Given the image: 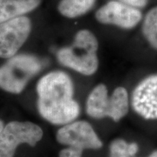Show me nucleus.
<instances>
[{"instance_id": "1", "label": "nucleus", "mask_w": 157, "mask_h": 157, "mask_svg": "<svg viewBox=\"0 0 157 157\" xmlns=\"http://www.w3.org/2000/svg\"><path fill=\"white\" fill-rule=\"evenodd\" d=\"M37 109L43 119L56 125L74 121L80 107L74 98V84L67 74L54 71L45 74L36 85Z\"/></svg>"}, {"instance_id": "2", "label": "nucleus", "mask_w": 157, "mask_h": 157, "mask_svg": "<svg viewBox=\"0 0 157 157\" xmlns=\"http://www.w3.org/2000/svg\"><path fill=\"white\" fill-rule=\"evenodd\" d=\"M98 48L95 35L88 29H82L76 33L71 45L58 51L57 59L65 67L82 75L91 76L99 66Z\"/></svg>"}, {"instance_id": "3", "label": "nucleus", "mask_w": 157, "mask_h": 157, "mask_svg": "<svg viewBox=\"0 0 157 157\" xmlns=\"http://www.w3.org/2000/svg\"><path fill=\"white\" fill-rule=\"evenodd\" d=\"M42 62L30 54L15 55L0 66V88L7 93L20 94L40 71Z\"/></svg>"}, {"instance_id": "4", "label": "nucleus", "mask_w": 157, "mask_h": 157, "mask_svg": "<svg viewBox=\"0 0 157 157\" xmlns=\"http://www.w3.org/2000/svg\"><path fill=\"white\" fill-rule=\"evenodd\" d=\"M43 137V130L31 121H10L0 132V157H14L21 144L35 146Z\"/></svg>"}, {"instance_id": "5", "label": "nucleus", "mask_w": 157, "mask_h": 157, "mask_svg": "<svg viewBox=\"0 0 157 157\" xmlns=\"http://www.w3.org/2000/svg\"><path fill=\"white\" fill-rule=\"evenodd\" d=\"M31 31V20L25 15L0 23V58L8 59L15 56Z\"/></svg>"}, {"instance_id": "6", "label": "nucleus", "mask_w": 157, "mask_h": 157, "mask_svg": "<svg viewBox=\"0 0 157 157\" xmlns=\"http://www.w3.org/2000/svg\"><path fill=\"white\" fill-rule=\"evenodd\" d=\"M95 18L101 24L114 25L121 29H134L143 20L140 9L119 1L111 0L96 11Z\"/></svg>"}, {"instance_id": "7", "label": "nucleus", "mask_w": 157, "mask_h": 157, "mask_svg": "<svg viewBox=\"0 0 157 157\" xmlns=\"http://www.w3.org/2000/svg\"><path fill=\"white\" fill-rule=\"evenodd\" d=\"M56 140L62 145L76 147L83 151L96 150L103 146L93 127L86 121H74L63 125L57 132Z\"/></svg>"}, {"instance_id": "8", "label": "nucleus", "mask_w": 157, "mask_h": 157, "mask_svg": "<svg viewBox=\"0 0 157 157\" xmlns=\"http://www.w3.org/2000/svg\"><path fill=\"white\" fill-rule=\"evenodd\" d=\"M131 103L137 114L146 119H157V74L143 79L133 90Z\"/></svg>"}, {"instance_id": "9", "label": "nucleus", "mask_w": 157, "mask_h": 157, "mask_svg": "<svg viewBox=\"0 0 157 157\" xmlns=\"http://www.w3.org/2000/svg\"><path fill=\"white\" fill-rule=\"evenodd\" d=\"M109 97L107 87L103 84H98L92 90L86 102V111L90 117L103 119L108 117Z\"/></svg>"}, {"instance_id": "10", "label": "nucleus", "mask_w": 157, "mask_h": 157, "mask_svg": "<svg viewBox=\"0 0 157 157\" xmlns=\"http://www.w3.org/2000/svg\"><path fill=\"white\" fill-rule=\"evenodd\" d=\"M42 0H0V23L21 16L36 9Z\"/></svg>"}, {"instance_id": "11", "label": "nucleus", "mask_w": 157, "mask_h": 157, "mask_svg": "<svg viewBox=\"0 0 157 157\" xmlns=\"http://www.w3.org/2000/svg\"><path fill=\"white\" fill-rule=\"evenodd\" d=\"M129 105V99L127 90L122 87H117L109 97L108 117L114 121H119L127 115Z\"/></svg>"}, {"instance_id": "12", "label": "nucleus", "mask_w": 157, "mask_h": 157, "mask_svg": "<svg viewBox=\"0 0 157 157\" xmlns=\"http://www.w3.org/2000/svg\"><path fill=\"white\" fill-rule=\"evenodd\" d=\"M96 0H61L58 4L59 13L67 18H77L85 15L95 5Z\"/></svg>"}, {"instance_id": "13", "label": "nucleus", "mask_w": 157, "mask_h": 157, "mask_svg": "<svg viewBox=\"0 0 157 157\" xmlns=\"http://www.w3.org/2000/svg\"><path fill=\"white\" fill-rule=\"evenodd\" d=\"M142 33L148 44L157 50V6L149 10L143 19Z\"/></svg>"}, {"instance_id": "14", "label": "nucleus", "mask_w": 157, "mask_h": 157, "mask_svg": "<svg viewBox=\"0 0 157 157\" xmlns=\"http://www.w3.org/2000/svg\"><path fill=\"white\" fill-rule=\"evenodd\" d=\"M138 151L136 143H127L122 139H117L110 146V157H134Z\"/></svg>"}, {"instance_id": "15", "label": "nucleus", "mask_w": 157, "mask_h": 157, "mask_svg": "<svg viewBox=\"0 0 157 157\" xmlns=\"http://www.w3.org/2000/svg\"><path fill=\"white\" fill-rule=\"evenodd\" d=\"M83 150L73 146H68L59 152V157H82Z\"/></svg>"}, {"instance_id": "16", "label": "nucleus", "mask_w": 157, "mask_h": 157, "mask_svg": "<svg viewBox=\"0 0 157 157\" xmlns=\"http://www.w3.org/2000/svg\"><path fill=\"white\" fill-rule=\"evenodd\" d=\"M119 1L140 10V8L146 7L148 3V0H119Z\"/></svg>"}, {"instance_id": "17", "label": "nucleus", "mask_w": 157, "mask_h": 157, "mask_svg": "<svg viewBox=\"0 0 157 157\" xmlns=\"http://www.w3.org/2000/svg\"><path fill=\"white\" fill-rule=\"evenodd\" d=\"M4 126H5V125H4V121L0 119V132H1V131L2 130Z\"/></svg>"}, {"instance_id": "18", "label": "nucleus", "mask_w": 157, "mask_h": 157, "mask_svg": "<svg viewBox=\"0 0 157 157\" xmlns=\"http://www.w3.org/2000/svg\"><path fill=\"white\" fill-rule=\"evenodd\" d=\"M148 157H157V151H156L153 152Z\"/></svg>"}]
</instances>
